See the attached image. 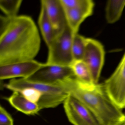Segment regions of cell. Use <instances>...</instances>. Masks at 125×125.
Wrapping results in <instances>:
<instances>
[{
	"label": "cell",
	"mask_w": 125,
	"mask_h": 125,
	"mask_svg": "<svg viewBox=\"0 0 125 125\" xmlns=\"http://www.w3.org/2000/svg\"><path fill=\"white\" fill-rule=\"evenodd\" d=\"M4 87L21 93L31 101L38 104L41 110L57 106L63 103L69 95L58 84L34 82L22 78L12 79Z\"/></svg>",
	"instance_id": "cell-3"
},
{
	"label": "cell",
	"mask_w": 125,
	"mask_h": 125,
	"mask_svg": "<svg viewBox=\"0 0 125 125\" xmlns=\"http://www.w3.org/2000/svg\"><path fill=\"white\" fill-rule=\"evenodd\" d=\"M6 99L13 107L26 115H36L41 110L38 104L31 101L20 92H13Z\"/></svg>",
	"instance_id": "cell-12"
},
{
	"label": "cell",
	"mask_w": 125,
	"mask_h": 125,
	"mask_svg": "<svg viewBox=\"0 0 125 125\" xmlns=\"http://www.w3.org/2000/svg\"><path fill=\"white\" fill-rule=\"evenodd\" d=\"M22 0H0V8L5 16L9 17L18 16Z\"/></svg>",
	"instance_id": "cell-17"
},
{
	"label": "cell",
	"mask_w": 125,
	"mask_h": 125,
	"mask_svg": "<svg viewBox=\"0 0 125 125\" xmlns=\"http://www.w3.org/2000/svg\"><path fill=\"white\" fill-rule=\"evenodd\" d=\"M86 39L78 33L74 34L72 47L74 61L83 60L85 51Z\"/></svg>",
	"instance_id": "cell-16"
},
{
	"label": "cell",
	"mask_w": 125,
	"mask_h": 125,
	"mask_svg": "<svg viewBox=\"0 0 125 125\" xmlns=\"http://www.w3.org/2000/svg\"><path fill=\"white\" fill-rule=\"evenodd\" d=\"M70 66L78 80L86 83H94L90 69L83 60H74Z\"/></svg>",
	"instance_id": "cell-15"
},
{
	"label": "cell",
	"mask_w": 125,
	"mask_h": 125,
	"mask_svg": "<svg viewBox=\"0 0 125 125\" xmlns=\"http://www.w3.org/2000/svg\"><path fill=\"white\" fill-rule=\"evenodd\" d=\"M103 84L113 103L120 109L125 108V52L115 71Z\"/></svg>",
	"instance_id": "cell-5"
},
{
	"label": "cell",
	"mask_w": 125,
	"mask_h": 125,
	"mask_svg": "<svg viewBox=\"0 0 125 125\" xmlns=\"http://www.w3.org/2000/svg\"><path fill=\"white\" fill-rule=\"evenodd\" d=\"M53 27L55 37L60 34L67 25L65 9L60 0H42Z\"/></svg>",
	"instance_id": "cell-10"
},
{
	"label": "cell",
	"mask_w": 125,
	"mask_h": 125,
	"mask_svg": "<svg viewBox=\"0 0 125 125\" xmlns=\"http://www.w3.org/2000/svg\"><path fill=\"white\" fill-rule=\"evenodd\" d=\"M65 9H72L82 7L86 5L90 0H60Z\"/></svg>",
	"instance_id": "cell-18"
},
{
	"label": "cell",
	"mask_w": 125,
	"mask_h": 125,
	"mask_svg": "<svg viewBox=\"0 0 125 125\" xmlns=\"http://www.w3.org/2000/svg\"><path fill=\"white\" fill-rule=\"evenodd\" d=\"M124 113V115H125V113Z\"/></svg>",
	"instance_id": "cell-21"
},
{
	"label": "cell",
	"mask_w": 125,
	"mask_h": 125,
	"mask_svg": "<svg viewBox=\"0 0 125 125\" xmlns=\"http://www.w3.org/2000/svg\"><path fill=\"white\" fill-rule=\"evenodd\" d=\"M74 33L68 24L48 46L47 65L70 66L74 61L72 43Z\"/></svg>",
	"instance_id": "cell-4"
},
{
	"label": "cell",
	"mask_w": 125,
	"mask_h": 125,
	"mask_svg": "<svg viewBox=\"0 0 125 125\" xmlns=\"http://www.w3.org/2000/svg\"><path fill=\"white\" fill-rule=\"evenodd\" d=\"M38 28L26 15L0 17V66L34 60L41 48Z\"/></svg>",
	"instance_id": "cell-1"
},
{
	"label": "cell",
	"mask_w": 125,
	"mask_h": 125,
	"mask_svg": "<svg viewBox=\"0 0 125 125\" xmlns=\"http://www.w3.org/2000/svg\"><path fill=\"white\" fill-rule=\"evenodd\" d=\"M121 125H125V123H124L123 124Z\"/></svg>",
	"instance_id": "cell-20"
},
{
	"label": "cell",
	"mask_w": 125,
	"mask_h": 125,
	"mask_svg": "<svg viewBox=\"0 0 125 125\" xmlns=\"http://www.w3.org/2000/svg\"><path fill=\"white\" fill-rule=\"evenodd\" d=\"M44 63L35 60L0 66L1 80L16 78L27 79L35 73Z\"/></svg>",
	"instance_id": "cell-9"
},
{
	"label": "cell",
	"mask_w": 125,
	"mask_h": 125,
	"mask_svg": "<svg viewBox=\"0 0 125 125\" xmlns=\"http://www.w3.org/2000/svg\"><path fill=\"white\" fill-rule=\"evenodd\" d=\"M38 24L42 37L48 47L55 38V34L45 7L41 3Z\"/></svg>",
	"instance_id": "cell-13"
},
{
	"label": "cell",
	"mask_w": 125,
	"mask_h": 125,
	"mask_svg": "<svg viewBox=\"0 0 125 125\" xmlns=\"http://www.w3.org/2000/svg\"><path fill=\"white\" fill-rule=\"evenodd\" d=\"M73 76L74 74L70 66L49 65L44 63L35 73L25 79L34 82L54 84Z\"/></svg>",
	"instance_id": "cell-8"
},
{
	"label": "cell",
	"mask_w": 125,
	"mask_h": 125,
	"mask_svg": "<svg viewBox=\"0 0 125 125\" xmlns=\"http://www.w3.org/2000/svg\"><path fill=\"white\" fill-rule=\"evenodd\" d=\"M94 3L90 0L86 5L76 8L65 9L68 26L74 34L78 33L80 27L88 17L92 15Z\"/></svg>",
	"instance_id": "cell-11"
},
{
	"label": "cell",
	"mask_w": 125,
	"mask_h": 125,
	"mask_svg": "<svg viewBox=\"0 0 125 125\" xmlns=\"http://www.w3.org/2000/svg\"><path fill=\"white\" fill-rule=\"evenodd\" d=\"M69 120L73 125H100L91 111L79 100L69 94L63 102Z\"/></svg>",
	"instance_id": "cell-6"
},
{
	"label": "cell",
	"mask_w": 125,
	"mask_h": 125,
	"mask_svg": "<svg viewBox=\"0 0 125 125\" xmlns=\"http://www.w3.org/2000/svg\"><path fill=\"white\" fill-rule=\"evenodd\" d=\"M104 49L99 42L86 38L85 51L83 60L91 73L93 82L98 83L104 61Z\"/></svg>",
	"instance_id": "cell-7"
},
{
	"label": "cell",
	"mask_w": 125,
	"mask_h": 125,
	"mask_svg": "<svg viewBox=\"0 0 125 125\" xmlns=\"http://www.w3.org/2000/svg\"><path fill=\"white\" fill-rule=\"evenodd\" d=\"M125 6V0H110L106 5V18L109 24L119 20Z\"/></svg>",
	"instance_id": "cell-14"
},
{
	"label": "cell",
	"mask_w": 125,
	"mask_h": 125,
	"mask_svg": "<svg viewBox=\"0 0 125 125\" xmlns=\"http://www.w3.org/2000/svg\"><path fill=\"white\" fill-rule=\"evenodd\" d=\"M0 125H14L11 115L2 106H0Z\"/></svg>",
	"instance_id": "cell-19"
},
{
	"label": "cell",
	"mask_w": 125,
	"mask_h": 125,
	"mask_svg": "<svg viewBox=\"0 0 125 125\" xmlns=\"http://www.w3.org/2000/svg\"><path fill=\"white\" fill-rule=\"evenodd\" d=\"M58 84L66 93L83 103L100 125H121L125 123L124 113L110 99L103 84L83 82L75 76Z\"/></svg>",
	"instance_id": "cell-2"
}]
</instances>
